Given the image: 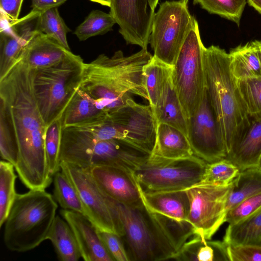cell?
<instances>
[{
  "instance_id": "6da1fadb",
  "label": "cell",
  "mask_w": 261,
  "mask_h": 261,
  "mask_svg": "<svg viewBox=\"0 0 261 261\" xmlns=\"http://www.w3.org/2000/svg\"><path fill=\"white\" fill-rule=\"evenodd\" d=\"M0 100L9 114L18 147L15 169L30 190L45 189L53 181L46 156L45 125L32 88V69L21 57L0 80Z\"/></svg>"
},
{
  "instance_id": "7a4b0ae2",
  "label": "cell",
  "mask_w": 261,
  "mask_h": 261,
  "mask_svg": "<svg viewBox=\"0 0 261 261\" xmlns=\"http://www.w3.org/2000/svg\"><path fill=\"white\" fill-rule=\"evenodd\" d=\"M106 197L121 225V239L130 261L172 260L194 235L187 221L151 212L143 204L132 206Z\"/></svg>"
},
{
  "instance_id": "3957f363",
  "label": "cell",
  "mask_w": 261,
  "mask_h": 261,
  "mask_svg": "<svg viewBox=\"0 0 261 261\" xmlns=\"http://www.w3.org/2000/svg\"><path fill=\"white\" fill-rule=\"evenodd\" d=\"M152 56L143 48L126 56L121 50L111 57L100 54L85 63L80 87L108 114L127 105L132 95L148 100L143 69Z\"/></svg>"
},
{
  "instance_id": "277c9868",
  "label": "cell",
  "mask_w": 261,
  "mask_h": 261,
  "mask_svg": "<svg viewBox=\"0 0 261 261\" xmlns=\"http://www.w3.org/2000/svg\"><path fill=\"white\" fill-rule=\"evenodd\" d=\"M205 87L219 123L227 154L243 137L251 123L229 67V54L218 46L204 47Z\"/></svg>"
},
{
  "instance_id": "5b68a950",
  "label": "cell",
  "mask_w": 261,
  "mask_h": 261,
  "mask_svg": "<svg viewBox=\"0 0 261 261\" xmlns=\"http://www.w3.org/2000/svg\"><path fill=\"white\" fill-rule=\"evenodd\" d=\"M57 202L45 189L17 194L4 224V242L10 251L26 252L47 240Z\"/></svg>"
},
{
  "instance_id": "8992f818",
  "label": "cell",
  "mask_w": 261,
  "mask_h": 261,
  "mask_svg": "<svg viewBox=\"0 0 261 261\" xmlns=\"http://www.w3.org/2000/svg\"><path fill=\"white\" fill-rule=\"evenodd\" d=\"M150 153L117 139H98L80 127H62L60 160L90 168L117 167L133 174Z\"/></svg>"
},
{
  "instance_id": "52a82bcc",
  "label": "cell",
  "mask_w": 261,
  "mask_h": 261,
  "mask_svg": "<svg viewBox=\"0 0 261 261\" xmlns=\"http://www.w3.org/2000/svg\"><path fill=\"white\" fill-rule=\"evenodd\" d=\"M84 64L80 56L70 51L55 65L31 69L33 93L47 126L61 118L80 87Z\"/></svg>"
},
{
  "instance_id": "ba28073f",
  "label": "cell",
  "mask_w": 261,
  "mask_h": 261,
  "mask_svg": "<svg viewBox=\"0 0 261 261\" xmlns=\"http://www.w3.org/2000/svg\"><path fill=\"white\" fill-rule=\"evenodd\" d=\"M156 127L150 105L139 104L133 99L109 114L103 121L80 127L98 139L122 140L151 154Z\"/></svg>"
},
{
  "instance_id": "9c48e42d",
  "label": "cell",
  "mask_w": 261,
  "mask_h": 261,
  "mask_svg": "<svg viewBox=\"0 0 261 261\" xmlns=\"http://www.w3.org/2000/svg\"><path fill=\"white\" fill-rule=\"evenodd\" d=\"M204 47L196 20L185 40L172 71L173 83L187 120L198 110L206 89L203 59Z\"/></svg>"
},
{
  "instance_id": "30bf717a",
  "label": "cell",
  "mask_w": 261,
  "mask_h": 261,
  "mask_svg": "<svg viewBox=\"0 0 261 261\" xmlns=\"http://www.w3.org/2000/svg\"><path fill=\"white\" fill-rule=\"evenodd\" d=\"M206 163L194 155L180 159L150 155L133 175L144 192L184 190L200 181Z\"/></svg>"
},
{
  "instance_id": "8fae6325",
  "label": "cell",
  "mask_w": 261,
  "mask_h": 261,
  "mask_svg": "<svg viewBox=\"0 0 261 261\" xmlns=\"http://www.w3.org/2000/svg\"><path fill=\"white\" fill-rule=\"evenodd\" d=\"M196 20L189 10L188 0L161 3L154 13L149 36L153 56L173 67Z\"/></svg>"
},
{
  "instance_id": "7c38bea8",
  "label": "cell",
  "mask_w": 261,
  "mask_h": 261,
  "mask_svg": "<svg viewBox=\"0 0 261 261\" xmlns=\"http://www.w3.org/2000/svg\"><path fill=\"white\" fill-rule=\"evenodd\" d=\"M233 181L227 185L197 184L186 190L190 202L187 221L194 234L211 240L225 222L226 205Z\"/></svg>"
},
{
  "instance_id": "4fadbf2b",
  "label": "cell",
  "mask_w": 261,
  "mask_h": 261,
  "mask_svg": "<svg viewBox=\"0 0 261 261\" xmlns=\"http://www.w3.org/2000/svg\"><path fill=\"white\" fill-rule=\"evenodd\" d=\"M60 170L73 184L84 207L86 216L98 229L114 233L121 238L123 232L120 222L91 175L89 168L61 161Z\"/></svg>"
},
{
  "instance_id": "5bb4252c",
  "label": "cell",
  "mask_w": 261,
  "mask_h": 261,
  "mask_svg": "<svg viewBox=\"0 0 261 261\" xmlns=\"http://www.w3.org/2000/svg\"><path fill=\"white\" fill-rule=\"evenodd\" d=\"M188 139L194 155L207 163L226 158L227 152L206 89L195 113L187 119Z\"/></svg>"
},
{
  "instance_id": "9a60e30c",
  "label": "cell",
  "mask_w": 261,
  "mask_h": 261,
  "mask_svg": "<svg viewBox=\"0 0 261 261\" xmlns=\"http://www.w3.org/2000/svg\"><path fill=\"white\" fill-rule=\"evenodd\" d=\"M110 8L126 44L147 49L154 13L148 0H111Z\"/></svg>"
},
{
  "instance_id": "2e32d148",
  "label": "cell",
  "mask_w": 261,
  "mask_h": 261,
  "mask_svg": "<svg viewBox=\"0 0 261 261\" xmlns=\"http://www.w3.org/2000/svg\"><path fill=\"white\" fill-rule=\"evenodd\" d=\"M40 14L31 10L23 17L12 20L1 14L0 80L18 62L29 42L40 32L37 20Z\"/></svg>"
},
{
  "instance_id": "e0dca14e",
  "label": "cell",
  "mask_w": 261,
  "mask_h": 261,
  "mask_svg": "<svg viewBox=\"0 0 261 261\" xmlns=\"http://www.w3.org/2000/svg\"><path fill=\"white\" fill-rule=\"evenodd\" d=\"M89 170L106 196L129 206H137L143 204L133 174L117 167L106 165L95 166Z\"/></svg>"
},
{
  "instance_id": "ac0fdd59",
  "label": "cell",
  "mask_w": 261,
  "mask_h": 261,
  "mask_svg": "<svg viewBox=\"0 0 261 261\" xmlns=\"http://www.w3.org/2000/svg\"><path fill=\"white\" fill-rule=\"evenodd\" d=\"M60 213L71 227L84 260L114 261L99 237L98 228L86 216L63 209Z\"/></svg>"
},
{
  "instance_id": "d6986e66",
  "label": "cell",
  "mask_w": 261,
  "mask_h": 261,
  "mask_svg": "<svg viewBox=\"0 0 261 261\" xmlns=\"http://www.w3.org/2000/svg\"><path fill=\"white\" fill-rule=\"evenodd\" d=\"M137 186L143 203L148 210L177 221H187L190 202L186 190L144 192Z\"/></svg>"
},
{
  "instance_id": "ffe728a7",
  "label": "cell",
  "mask_w": 261,
  "mask_h": 261,
  "mask_svg": "<svg viewBox=\"0 0 261 261\" xmlns=\"http://www.w3.org/2000/svg\"><path fill=\"white\" fill-rule=\"evenodd\" d=\"M108 114L80 87L61 117L62 127H81L103 121Z\"/></svg>"
},
{
  "instance_id": "44dd1931",
  "label": "cell",
  "mask_w": 261,
  "mask_h": 261,
  "mask_svg": "<svg viewBox=\"0 0 261 261\" xmlns=\"http://www.w3.org/2000/svg\"><path fill=\"white\" fill-rule=\"evenodd\" d=\"M70 51L46 35L38 32L26 45L21 57L31 69H35L57 64Z\"/></svg>"
},
{
  "instance_id": "7402d4cb",
  "label": "cell",
  "mask_w": 261,
  "mask_h": 261,
  "mask_svg": "<svg viewBox=\"0 0 261 261\" xmlns=\"http://www.w3.org/2000/svg\"><path fill=\"white\" fill-rule=\"evenodd\" d=\"M240 171L259 167L261 161V118L251 119L249 127L226 158Z\"/></svg>"
},
{
  "instance_id": "603a6c76",
  "label": "cell",
  "mask_w": 261,
  "mask_h": 261,
  "mask_svg": "<svg viewBox=\"0 0 261 261\" xmlns=\"http://www.w3.org/2000/svg\"><path fill=\"white\" fill-rule=\"evenodd\" d=\"M150 155L166 159H180L191 157L194 153L185 134L170 125L158 123Z\"/></svg>"
},
{
  "instance_id": "cb8c5ba5",
  "label": "cell",
  "mask_w": 261,
  "mask_h": 261,
  "mask_svg": "<svg viewBox=\"0 0 261 261\" xmlns=\"http://www.w3.org/2000/svg\"><path fill=\"white\" fill-rule=\"evenodd\" d=\"M228 245L223 241H211L194 234L172 260L177 261H229Z\"/></svg>"
},
{
  "instance_id": "d4e9b609",
  "label": "cell",
  "mask_w": 261,
  "mask_h": 261,
  "mask_svg": "<svg viewBox=\"0 0 261 261\" xmlns=\"http://www.w3.org/2000/svg\"><path fill=\"white\" fill-rule=\"evenodd\" d=\"M152 111L157 124L170 125L187 137V120L173 84L172 74L164 86L156 107Z\"/></svg>"
},
{
  "instance_id": "484cf974",
  "label": "cell",
  "mask_w": 261,
  "mask_h": 261,
  "mask_svg": "<svg viewBox=\"0 0 261 261\" xmlns=\"http://www.w3.org/2000/svg\"><path fill=\"white\" fill-rule=\"evenodd\" d=\"M61 261H77L81 258L75 234L68 223L61 216H56L47 236Z\"/></svg>"
},
{
  "instance_id": "4316f807",
  "label": "cell",
  "mask_w": 261,
  "mask_h": 261,
  "mask_svg": "<svg viewBox=\"0 0 261 261\" xmlns=\"http://www.w3.org/2000/svg\"><path fill=\"white\" fill-rule=\"evenodd\" d=\"M228 54L230 69L237 80L261 76V64L251 42L232 48Z\"/></svg>"
},
{
  "instance_id": "83f0119b",
  "label": "cell",
  "mask_w": 261,
  "mask_h": 261,
  "mask_svg": "<svg viewBox=\"0 0 261 261\" xmlns=\"http://www.w3.org/2000/svg\"><path fill=\"white\" fill-rule=\"evenodd\" d=\"M223 241L230 245L261 246V209L239 222L229 224Z\"/></svg>"
},
{
  "instance_id": "f1b7e54d",
  "label": "cell",
  "mask_w": 261,
  "mask_h": 261,
  "mask_svg": "<svg viewBox=\"0 0 261 261\" xmlns=\"http://www.w3.org/2000/svg\"><path fill=\"white\" fill-rule=\"evenodd\" d=\"M261 193V168L253 167L241 171L234 179L226 205V213L239 203Z\"/></svg>"
},
{
  "instance_id": "f546056e",
  "label": "cell",
  "mask_w": 261,
  "mask_h": 261,
  "mask_svg": "<svg viewBox=\"0 0 261 261\" xmlns=\"http://www.w3.org/2000/svg\"><path fill=\"white\" fill-rule=\"evenodd\" d=\"M172 66L160 61L153 56L144 66L143 74L148 101L152 109L157 106L164 86L171 76Z\"/></svg>"
},
{
  "instance_id": "4dcf8cb0",
  "label": "cell",
  "mask_w": 261,
  "mask_h": 261,
  "mask_svg": "<svg viewBox=\"0 0 261 261\" xmlns=\"http://www.w3.org/2000/svg\"><path fill=\"white\" fill-rule=\"evenodd\" d=\"M12 163L0 162V227L4 225L17 193L15 190L17 175Z\"/></svg>"
},
{
  "instance_id": "1f68e13d",
  "label": "cell",
  "mask_w": 261,
  "mask_h": 261,
  "mask_svg": "<svg viewBox=\"0 0 261 261\" xmlns=\"http://www.w3.org/2000/svg\"><path fill=\"white\" fill-rule=\"evenodd\" d=\"M53 197L63 210H69L86 216L84 207L73 184L61 170L53 176Z\"/></svg>"
},
{
  "instance_id": "d6a6232c",
  "label": "cell",
  "mask_w": 261,
  "mask_h": 261,
  "mask_svg": "<svg viewBox=\"0 0 261 261\" xmlns=\"http://www.w3.org/2000/svg\"><path fill=\"white\" fill-rule=\"evenodd\" d=\"M37 29L68 50H70L67 34L70 29L60 16L57 8H54L41 13L37 20Z\"/></svg>"
},
{
  "instance_id": "836d02e7",
  "label": "cell",
  "mask_w": 261,
  "mask_h": 261,
  "mask_svg": "<svg viewBox=\"0 0 261 261\" xmlns=\"http://www.w3.org/2000/svg\"><path fill=\"white\" fill-rule=\"evenodd\" d=\"M0 153L2 160L14 167L18 158V147L14 129L4 102L0 100Z\"/></svg>"
},
{
  "instance_id": "e575fe53",
  "label": "cell",
  "mask_w": 261,
  "mask_h": 261,
  "mask_svg": "<svg viewBox=\"0 0 261 261\" xmlns=\"http://www.w3.org/2000/svg\"><path fill=\"white\" fill-rule=\"evenodd\" d=\"M116 22L111 14L102 11H92L75 29L74 34L80 41H85L112 30Z\"/></svg>"
},
{
  "instance_id": "d590c367",
  "label": "cell",
  "mask_w": 261,
  "mask_h": 261,
  "mask_svg": "<svg viewBox=\"0 0 261 261\" xmlns=\"http://www.w3.org/2000/svg\"><path fill=\"white\" fill-rule=\"evenodd\" d=\"M237 84L249 117L261 118V76L237 80Z\"/></svg>"
},
{
  "instance_id": "8d00e7d4",
  "label": "cell",
  "mask_w": 261,
  "mask_h": 261,
  "mask_svg": "<svg viewBox=\"0 0 261 261\" xmlns=\"http://www.w3.org/2000/svg\"><path fill=\"white\" fill-rule=\"evenodd\" d=\"M194 5L198 4L210 14L234 22L239 26L240 20L246 4V0H193Z\"/></svg>"
},
{
  "instance_id": "74e56055",
  "label": "cell",
  "mask_w": 261,
  "mask_h": 261,
  "mask_svg": "<svg viewBox=\"0 0 261 261\" xmlns=\"http://www.w3.org/2000/svg\"><path fill=\"white\" fill-rule=\"evenodd\" d=\"M240 172L239 168L226 158L206 163L200 181L198 184L227 185Z\"/></svg>"
},
{
  "instance_id": "f35d334b",
  "label": "cell",
  "mask_w": 261,
  "mask_h": 261,
  "mask_svg": "<svg viewBox=\"0 0 261 261\" xmlns=\"http://www.w3.org/2000/svg\"><path fill=\"white\" fill-rule=\"evenodd\" d=\"M62 125L61 118L53 121L46 127L45 135V149L50 175L60 170V153Z\"/></svg>"
},
{
  "instance_id": "ab89813d",
  "label": "cell",
  "mask_w": 261,
  "mask_h": 261,
  "mask_svg": "<svg viewBox=\"0 0 261 261\" xmlns=\"http://www.w3.org/2000/svg\"><path fill=\"white\" fill-rule=\"evenodd\" d=\"M261 209V193L244 200L228 211L225 222L233 224L252 215Z\"/></svg>"
},
{
  "instance_id": "60d3db41",
  "label": "cell",
  "mask_w": 261,
  "mask_h": 261,
  "mask_svg": "<svg viewBox=\"0 0 261 261\" xmlns=\"http://www.w3.org/2000/svg\"><path fill=\"white\" fill-rule=\"evenodd\" d=\"M98 230L102 242L114 260L130 261L120 237L113 232Z\"/></svg>"
},
{
  "instance_id": "b9f144b4",
  "label": "cell",
  "mask_w": 261,
  "mask_h": 261,
  "mask_svg": "<svg viewBox=\"0 0 261 261\" xmlns=\"http://www.w3.org/2000/svg\"><path fill=\"white\" fill-rule=\"evenodd\" d=\"M229 261H261V246L228 245Z\"/></svg>"
},
{
  "instance_id": "7bdbcfd3",
  "label": "cell",
  "mask_w": 261,
  "mask_h": 261,
  "mask_svg": "<svg viewBox=\"0 0 261 261\" xmlns=\"http://www.w3.org/2000/svg\"><path fill=\"white\" fill-rule=\"evenodd\" d=\"M23 0H0L1 14L9 20H16Z\"/></svg>"
},
{
  "instance_id": "ee69618b",
  "label": "cell",
  "mask_w": 261,
  "mask_h": 261,
  "mask_svg": "<svg viewBox=\"0 0 261 261\" xmlns=\"http://www.w3.org/2000/svg\"><path fill=\"white\" fill-rule=\"evenodd\" d=\"M67 0H32V10L42 13L54 8H58Z\"/></svg>"
},
{
  "instance_id": "f6af8a7d",
  "label": "cell",
  "mask_w": 261,
  "mask_h": 261,
  "mask_svg": "<svg viewBox=\"0 0 261 261\" xmlns=\"http://www.w3.org/2000/svg\"><path fill=\"white\" fill-rule=\"evenodd\" d=\"M249 5L261 14V0H247Z\"/></svg>"
},
{
  "instance_id": "bcb514c9",
  "label": "cell",
  "mask_w": 261,
  "mask_h": 261,
  "mask_svg": "<svg viewBox=\"0 0 261 261\" xmlns=\"http://www.w3.org/2000/svg\"><path fill=\"white\" fill-rule=\"evenodd\" d=\"M251 42L256 49L260 63L261 64V41L255 40L254 41H252Z\"/></svg>"
},
{
  "instance_id": "7dc6e473",
  "label": "cell",
  "mask_w": 261,
  "mask_h": 261,
  "mask_svg": "<svg viewBox=\"0 0 261 261\" xmlns=\"http://www.w3.org/2000/svg\"><path fill=\"white\" fill-rule=\"evenodd\" d=\"M90 1L98 3L102 6L110 7L111 6V0H90Z\"/></svg>"
},
{
  "instance_id": "c3c4849f",
  "label": "cell",
  "mask_w": 261,
  "mask_h": 261,
  "mask_svg": "<svg viewBox=\"0 0 261 261\" xmlns=\"http://www.w3.org/2000/svg\"><path fill=\"white\" fill-rule=\"evenodd\" d=\"M159 1V0H148L149 7L153 11H154Z\"/></svg>"
},
{
  "instance_id": "681fc988",
  "label": "cell",
  "mask_w": 261,
  "mask_h": 261,
  "mask_svg": "<svg viewBox=\"0 0 261 261\" xmlns=\"http://www.w3.org/2000/svg\"><path fill=\"white\" fill-rule=\"evenodd\" d=\"M260 168H261V161H260V165H259V167Z\"/></svg>"
}]
</instances>
